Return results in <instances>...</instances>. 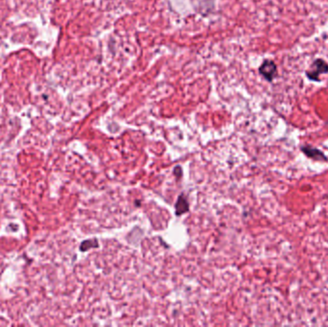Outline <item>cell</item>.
Here are the masks:
<instances>
[{"instance_id": "6da1fadb", "label": "cell", "mask_w": 328, "mask_h": 327, "mask_svg": "<svg viewBox=\"0 0 328 327\" xmlns=\"http://www.w3.org/2000/svg\"><path fill=\"white\" fill-rule=\"evenodd\" d=\"M328 65L324 61V60H316L311 68L309 69V71H307V76L309 79L311 80H319L320 75L328 73Z\"/></svg>"}, {"instance_id": "7a4b0ae2", "label": "cell", "mask_w": 328, "mask_h": 327, "mask_svg": "<svg viewBox=\"0 0 328 327\" xmlns=\"http://www.w3.org/2000/svg\"><path fill=\"white\" fill-rule=\"evenodd\" d=\"M260 74L268 81H273L278 74L277 65L273 61H265L259 68Z\"/></svg>"}, {"instance_id": "3957f363", "label": "cell", "mask_w": 328, "mask_h": 327, "mask_svg": "<svg viewBox=\"0 0 328 327\" xmlns=\"http://www.w3.org/2000/svg\"><path fill=\"white\" fill-rule=\"evenodd\" d=\"M189 209V205L187 200L184 198L183 195L180 196L178 199V202L176 204V213L177 215H181L185 212H187Z\"/></svg>"}, {"instance_id": "277c9868", "label": "cell", "mask_w": 328, "mask_h": 327, "mask_svg": "<svg viewBox=\"0 0 328 327\" xmlns=\"http://www.w3.org/2000/svg\"><path fill=\"white\" fill-rule=\"evenodd\" d=\"M303 152L310 158H314L316 160H326V157L323 155V153H321L317 149L306 147V148H303Z\"/></svg>"}, {"instance_id": "5b68a950", "label": "cell", "mask_w": 328, "mask_h": 327, "mask_svg": "<svg viewBox=\"0 0 328 327\" xmlns=\"http://www.w3.org/2000/svg\"><path fill=\"white\" fill-rule=\"evenodd\" d=\"M98 246V242L96 239H91V240H85L82 243V245L80 246L82 251H85L88 250L91 247H97Z\"/></svg>"}]
</instances>
